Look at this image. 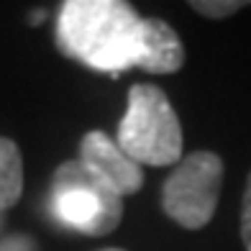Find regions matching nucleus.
<instances>
[{"label": "nucleus", "mask_w": 251, "mask_h": 251, "mask_svg": "<svg viewBox=\"0 0 251 251\" xmlns=\"http://www.w3.org/2000/svg\"><path fill=\"white\" fill-rule=\"evenodd\" d=\"M116 144L136 164L169 167L182 156V126L167 93L156 85H133L118 123Z\"/></svg>", "instance_id": "obj_2"}, {"label": "nucleus", "mask_w": 251, "mask_h": 251, "mask_svg": "<svg viewBox=\"0 0 251 251\" xmlns=\"http://www.w3.org/2000/svg\"><path fill=\"white\" fill-rule=\"evenodd\" d=\"M182 64H185V47L177 31L162 18H144L136 67L151 75H172L182 70Z\"/></svg>", "instance_id": "obj_6"}, {"label": "nucleus", "mask_w": 251, "mask_h": 251, "mask_svg": "<svg viewBox=\"0 0 251 251\" xmlns=\"http://www.w3.org/2000/svg\"><path fill=\"white\" fill-rule=\"evenodd\" d=\"M141 16L123 0H67L56 16L59 49L95 72L121 75L139 62Z\"/></svg>", "instance_id": "obj_1"}, {"label": "nucleus", "mask_w": 251, "mask_h": 251, "mask_svg": "<svg viewBox=\"0 0 251 251\" xmlns=\"http://www.w3.org/2000/svg\"><path fill=\"white\" fill-rule=\"evenodd\" d=\"M0 228H3V213H0Z\"/></svg>", "instance_id": "obj_12"}, {"label": "nucleus", "mask_w": 251, "mask_h": 251, "mask_svg": "<svg viewBox=\"0 0 251 251\" xmlns=\"http://www.w3.org/2000/svg\"><path fill=\"white\" fill-rule=\"evenodd\" d=\"M51 210L67 228L100 238L121 226L123 198L79 159H70L54 172Z\"/></svg>", "instance_id": "obj_3"}, {"label": "nucleus", "mask_w": 251, "mask_h": 251, "mask_svg": "<svg viewBox=\"0 0 251 251\" xmlns=\"http://www.w3.org/2000/svg\"><path fill=\"white\" fill-rule=\"evenodd\" d=\"M246 5L249 3H244V0H192L190 3V8L195 10V13H200L202 18H210V21L228 18Z\"/></svg>", "instance_id": "obj_8"}, {"label": "nucleus", "mask_w": 251, "mask_h": 251, "mask_svg": "<svg viewBox=\"0 0 251 251\" xmlns=\"http://www.w3.org/2000/svg\"><path fill=\"white\" fill-rule=\"evenodd\" d=\"M44 18H47V10H39V13H31V16H28V24H31V26H33V24H41Z\"/></svg>", "instance_id": "obj_10"}, {"label": "nucleus", "mask_w": 251, "mask_h": 251, "mask_svg": "<svg viewBox=\"0 0 251 251\" xmlns=\"http://www.w3.org/2000/svg\"><path fill=\"white\" fill-rule=\"evenodd\" d=\"M241 241H244L246 251H251V172L246 179L244 202H241Z\"/></svg>", "instance_id": "obj_9"}, {"label": "nucleus", "mask_w": 251, "mask_h": 251, "mask_svg": "<svg viewBox=\"0 0 251 251\" xmlns=\"http://www.w3.org/2000/svg\"><path fill=\"white\" fill-rule=\"evenodd\" d=\"M223 187V159L213 151H192L179 159L175 172L164 179L162 208L182 228L200 231L218 208Z\"/></svg>", "instance_id": "obj_4"}, {"label": "nucleus", "mask_w": 251, "mask_h": 251, "mask_svg": "<svg viewBox=\"0 0 251 251\" xmlns=\"http://www.w3.org/2000/svg\"><path fill=\"white\" fill-rule=\"evenodd\" d=\"M24 195V156L13 139L0 136V213Z\"/></svg>", "instance_id": "obj_7"}, {"label": "nucleus", "mask_w": 251, "mask_h": 251, "mask_svg": "<svg viewBox=\"0 0 251 251\" xmlns=\"http://www.w3.org/2000/svg\"><path fill=\"white\" fill-rule=\"evenodd\" d=\"M79 162L87 169H93L98 177H102L118 195H133L144 187V169L136 164L128 154L102 131H87L79 141Z\"/></svg>", "instance_id": "obj_5"}, {"label": "nucleus", "mask_w": 251, "mask_h": 251, "mask_svg": "<svg viewBox=\"0 0 251 251\" xmlns=\"http://www.w3.org/2000/svg\"><path fill=\"white\" fill-rule=\"evenodd\" d=\"M102 251H123V249H102Z\"/></svg>", "instance_id": "obj_11"}]
</instances>
